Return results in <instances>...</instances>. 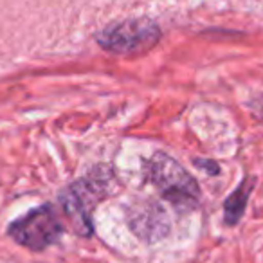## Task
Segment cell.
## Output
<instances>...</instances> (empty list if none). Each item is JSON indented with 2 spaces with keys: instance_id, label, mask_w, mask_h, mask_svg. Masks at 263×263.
I'll return each mask as SVG.
<instances>
[{
  "instance_id": "obj_2",
  "label": "cell",
  "mask_w": 263,
  "mask_h": 263,
  "mask_svg": "<svg viewBox=\"0 0 263 263\" xmlns=\"http://www.w3.org/2000/svg\"><path fill=\"white\" fill-rule=\"evenodd\" d=\"M161 38V29L150 18L114 22L99 31L96 40L112 54H139L152 49Z\"/></svg>"
},
{
  "instance_id": "obj_6",
  "label": "cell",
  "mask_w": 263,
  "mask_h": 263,
  "mask_svg": "<svg viewBox=\"0 0 263 263\" xmlns=\"http://www.w3.org/2000/svg\"><path fill=\"white\" fill-rule=\"evenodd\" d=\"M252 180H245L233 195L226 200V222L227 223H236L241 218L245 211V204H247L249 193H251Z\"/></svg>"
},
{
  "instance_id": "obj_1",
  "label": "cell",
  "mask_w": 263,
  "mask_h": 263,
  "mask_svg": "<svg viewBox=\"0 0 263 263\" xmlns=\"http://www.w3.org/2000/svg\"><path fill=\"white\" fill-rule=\"evenodd\" d=\"M146 179L161 191V195L179 209L197 208L200 191L198 184L184 166L168 154H155L144 164Z\"/></svg>"
},
{
  "instance_id": "obj_5",
  "label": "cell",
  "mask_w": 263,
  "mask_h": 263,
  "mask_svg": "<svg viewBox=\"0 0 263 263\" xmlns=\"http://www.w3.org/2000/svg\"><path fill=\"white\" fill-rule=\"evenodd\" d=\"M128 226L136 236L154 243L168 234L170 220L161 204L154 200H139L128 209Z\"/></svg>"
},
{
  "instance_id": "obj_4",
  "label": "cell",
  "mask_w": 263,
  "mask_h": 263,
  "mask_svg": "<svg viewBox=\"0 0 263 263\" xmlns=\"http://www.w3.org/2000/svg\"><path fill=\"white\" fill-rule=\"evenodd\" d=\"M106 187V177H87L62 193V208L74 231L81 236L92 234V208Z\"/></svg>"
},
{
  "instance_id": "obj_3",
  "label": "cell",
  "mask_w": 263,
  "mask_h": 263,
  "mask_svg": "<svg viewBox=\"0 0 263 263\" xmlns=\"http://www.w3.org/2000/svg\"><path fill=\"white\" fill-rule=\"evenodd\" d=\"M62 229V222L54 209L51 205H42L13 222L9 226V236L24 247L42 251L60 240Z\"/></svg>"
}]
</instances>
